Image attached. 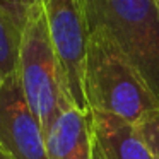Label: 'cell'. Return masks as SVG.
<instances>
[{
  "label": "cell",
  "mask_w": 159,
  "mask_h": 159,
  "mask_svg": "<svg viewBox=\"0 0 159 159\" xmlns=\"http://www.w3.org/2000/svg\"><path fill=\"white\" fill-rule=\"evenodd\" d=\"M87 108L140 123L159 101L121 48L101 28L89 29L84 70Z\"/></svg>",
  "instance_id": "cell-1"
},
{
  "label": "cell",
  "mask_w": 159,
  "mask_h": 159,
  "mask_svg": "<svg viewBox=\"0 0 159 159\" xmlns=\"http://www.w3.org/2000/svg\"><path fill=\"white\" fill-rule=\"evenodd\" d=\"M17 75L26 101L41 121L45 132L62 111L75 106L67 91L62 67L52 45L41 2L29 9L22 28Z\"/></svg>",
  "instance_id": "cell-2"
},
{
  "label": "cell",
  "mask_w": 159,
  "mask_h": 159,
  "mask_svg": "<svg viewBox=\"0 0 159 159\" xmlns=\"http://www.w3.org/2000/svg\"><path fill=\"white\" fill-rule=\"evenodd\" d=\"M86 12L89 29L113 38L159 101V2L86 0Z\"/></svg>",
  "instance_id": "cell-3"
},
{
  "label": "cell",
  "mask_w": 159,
  "mask_h": 159,
  "mask_svg": "<svg viewBox=\"0 0 159 159\" xmlns=\"http://www.w3.org/2000/svg\"><path fill=\"white\" fill-rule=\"evenodd\" d=\"M41 4L70 99L79 110L89 113L84 94V70L89 39L86 0H41Z\"/></svg>",
  "instance_id": "cell-4"
},
{
  "label": "cell",
  "mask_w": 159,
  "mask_h": 159,
  "mask_svg": "<svg viewBox=\"0 0 159 159\" xmlns=\"http://www.w3.org/2000/svg\"><path fill=\"white\" fill-rule=\"evenodd\" d=\"M0 149L12 159H48L45 130L22 93L17 70L0 89Z\"/></svg>",
  "instance_id": "cell-5"
},
{
  "label": "cell",
  "mask_w": 159,
  "mask_h": 159,
  "mask_svg": "<svg viewBox=\"0 0 159 159\" xmlns=\"http://www.w3.org/2000/svg\"><path fill=\"white\" fill-rule=\"evenodd\" d=\"M48 159H93L94 135L87 111L70 106L45 132Z\"/></svg>",
  "instance_id": "cell-6"
},
{
  "label": "cell",
  "mask_w": 159,
  "mask_h": 159,
  "mask_svg": "<svg viewBox=\"0 0 159 159\" xmlns=\"http://www.w3.org/2000/svg\"><path fill=\"white\" fill-rule=\"evenodd\" d=\"M94 140L106 159H152L137 127L104 111H89Z\"/></svg>",
  "instance_id": "cell-7"
},
{
  "label": "cell",
  "mask_w": 159,
  "mask_h": 159,
  "mask_svg": "<svg viewBox=\"0 0 159 159\" xmlns=\"http://www.w3.org/2000/svg\"><path fill=\"white\" fill-rule=\"evenodd\" d=\"M21 34V28L0 9V72L4 75L17 70Z\"/></svg>",
  "instance_id": "cell-8"
},
{
  "label": "cell",
  "mask_w": 159,
  "mask_h": 159,
  "mask_svg": "<svg viewBox=\"0 0 159 159\" xmlns=\"http://www.w3.org/2000/svg\"><path fill=\"white\" fill-rule=\"evenodd\" d=\"M145 142L152 159H159V108L144 118L140 123L135 125Z\"/></svg>",
  "instance_id": "cell-9"
},
{
  "label": "cell",
  "mask_w": 159,
  "mask_h": 159,
  "mask_svg": "<svg viewBox=\"0 0 159 159\" xmlns=\"http://www.w3.org/2000/svg\"><path fill=\"white\" fill-rule=\"evenodd\" d=\"M0 9H2L22 31V28H24V24H26V19H28V14H29V9H31L28 0H0Z\"/></svg>",
  "instance_id": "cell-10"
},
{
  "label": "cell",
  "mask_w": 159,
  "mask_h": 159,
  "mask_svg": "<svg viewBox=\"0 0 159 159\" xmlns=\"http://www.w3.org/2000/svg\"><path fill=\"white\" fill-rule=\"evenodd\" d=\"M93 159H106L103 156V151L99 149V145H98L96 140H94V144H93Z\"/></svg>",
  "instance_id": "cell-11"
},
{
  "label": "cell",
  "mask_w": 159,
  "mask_h": 159,
  "mask_svg": "<svg viewBox=\"0 0 159 159\" xmlns=\"http://www.w3.org/2000/svg\"><path fill=\"white\" fill-rule=\"evenodd\" d=\"M0 159H12V157H11L9 154H5V152L2 151V149H0Z\"/></svg>",
  "instance_id": "cell-12"
},
{
  "label": "cell",
  "mask_w": 159,
  "mask_h": 159,
  "mask_svg": "<svg viewBox=\"0 0 159 159\" xmlns=\"http://www.w3.org/2000/svg\"><path fill=\"white\" fill-rule=\"evenodd\" d=\"M4 79H5V75L0 72V89H2V86H4Z\"/></svg>",
  "instance_id": "cell-13"
},
{
  "label": "cell",
  "mask_w": 159,
  "mask_h": 159,
  "mask_svg": "<svg viewBox=\"0 0 159 159\" xmlns=\"http://www.w3.org/2000/svg\"><path fill=\"white\" fill-rule=\"evenodd\" d=\"M28 2H29V5H31V7H33V5L39 4V2H41V0H28Z\"/></svg>",
  "instance_id": "cell-14"
},
{
  "label": "cell",
  "mask_w": 159,
  "mask_h": 159,
  "mask_svg": "<svg viewBox=\"0 0 159 159\" xmlns=\"http://www.w3.org/2000/svg\"><path fill=\"white\" fill-rule=\"evenodd\" d=\"M157 2H159V0H157Z\"/></svg>",
  "instance_id": "cell-15"
}]
</instances>
